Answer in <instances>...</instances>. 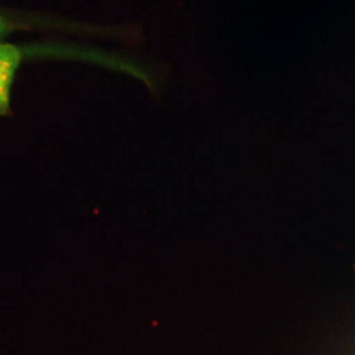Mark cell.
I'll use <instances>...</instances> for the list:
<instances>
[{
	"instance_id": "6da1fadb",
	"label": "cell",
	"mask_w": 355,
	"mask_h": 355,
	"mask_svg": "<svg viewBox=\"0 0 355 355\" xmlns=\"http://www.w3.org/2000/svg\"><path fill=\"white\" fill-rule=\"evenodd\" d=\"M21 57V51L15 45L0 44V114L10 112V91Z\"/></svg>"
},
{
	"instance_id": "7a4b0ae2",
	"label": "cell",
	"mask_w": 355,
	"mask_h": 355,
	"mask_svg": "<svg viewBox=\"0 0 355 355\" xmlns=\"http://www.w3.org/2000/svg\"><path fill=\"white\" fill-rule=\"evenodd\" d=\"M10 31H11V26L7 23L6 19H3V17L0 16V37H1L3 35L8 33Z\"/></svg>"
}]
</instances>
